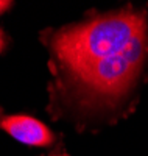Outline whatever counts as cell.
Returning <instances> with one entry per match:
<instances>
[{"instance_id":"5","label":"cell","mask_w":148,"mask_h":156,"mask_svg":"<svg viewBox=\"0 0 148 156\" xmlns=\"http://www.w3.org/2000/svg\"><path fill=\"white\" fill-rule=\"evenodd\" d=\"M51 156H65V151L62 150V145H61V147H58L55 151H53V154H51Z\"/></svg>"},{"instance_id":"1","label":"cell","mask_w":148,"mask_h":156,"mask_svg":"<svg viewBox=\"0 0 148 156\" xmlns=\"http://www.w3.org/2000/svg\"><path fill=\"white\" fill-rule=\"evenodd\" d=\"M42 41L51 72L53 119L64 114H103L118 109L134 92L148 61L146 12L126 6L89 16Z\"/></svg>"},{"instance_id":"4","label":"cell","mask_w":148,"mask_h":156,"mask_svg":"<svg viewBox=\"0 0 148 156\" xmlns=\"http://www.w3.org/2000/svg\"><path fill=\"white\" fill-rule=\"evenodd\" d=\"M11 5H12L11 2H3V0H0V14H2V12H5Z\"/></svg>"},{"instance_id":"3","label":"cell","mask_w":148,"mask_h":156,"mask_svg":"<svg viewBox=\"0 0 148 156\" xmlns=\"http://www.w3.org/2000/svg\"><path fill=\"white\" fill-rule=\"evenodd\" d=\"M6 42H8V39H6V34L3 33V30L0 28V53L5 50V47H6Z\"/></svg>"},{"instance_id":"2","label":"cell","mask_w":148,"mask_h":156,"mask_svg":"<svg viewBox=\"0 0 148 156\" xmlns=\"http://www.w3.org/2000/svg\"><path fill=\"white\" fill-rule=\"evenodd\" d=\"M0 129L31 147H50L55 142V134L44 122L26 114H6L0 109Z\"/></svg>"}]
</instances>
